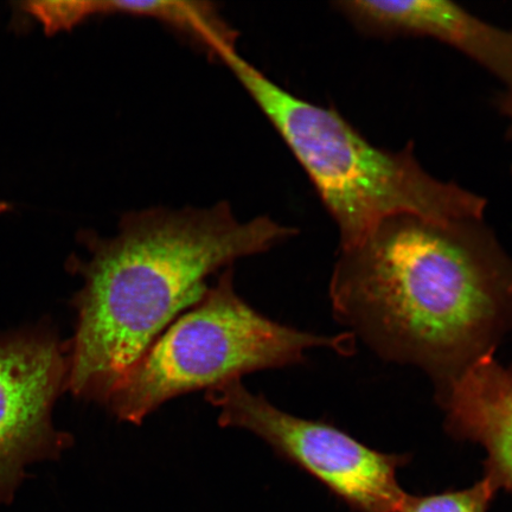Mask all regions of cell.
<instances>
[{"mask_svg": "<svg viewBox=\"0 0 512 512\" xmlns=\"http://www.w3.org/2000/svg\"><path fill=\"white\" fill-rule=\"evenodd\" d=\"M341 251L330 286L339 322L438 389L512 329V258L483 220L395 216Z\"/></svg>", "mask_w": 512, "mask_h": 512, "instance_id": "6da1fadb", "label": "cell"}, {"mask_svg": "<svg viewBox=\"0 0 512 512\" xmlns=\"http://www.w3.org/2000/svg\"><path fill=\"white\" fill-rule=\"evenodd\" d=\"M294 234L270 217L241 221L227 203L126 215L117 234L93 239L89 258L75 265L83 286L74 299L67 388L105 405L152 343L204 296L210 275Z\"/></svg>", "mask_w": 512, "mask_h": 512, "instance_id": "7a4b0ae2", "label": "cell"}, {"mask_svg": "<svg viewBox=\"0 0 512 512\" xmlns=\"http://www.w3.org/2000/svg\"><path fill=\"white\" fill-rule=\"evenodd\" d=\"M219 59L302 164L337 224L341 249L357 245L395 216L483 220V197L434 178L408 147L400 152L376 147L335 110L287 92L236 50Z\"/></svg>", "mask_w": 512, "mask_h": 512, "instance_id": "3957f363", "label": "cell"}, {"mask_svg": "<svg viewBox=\"0 0 512 512\" xmlns=\"http://www.w3.org/2000/svg\"><path fill=\"white\" fill-rule=\"evenodd\" d=\"M261 315L234 287L232 268L176 318L108 396L115 418L142 422L164 403L197 390L241 380L255 371L296 366L317 347L348 345Z\"/></svg>", "mask_w": 512, "mask_h": 512, "instance_id": "277c9868", "label": "cell"}, {"mask_svg": "<svg viewBox=\"0 0 512 512\" xmlns=\"http://www.w3.org/2000/svg\"><path fill=\"white\" fill-rule=\"evenodd\" d=\"M222 427L264 440L281 456L311 473L360 512H400L408 494L398 482L407 458L384 454L324 422L300 419L254 394L241 380L208 390Z\"/></svg>", "mask_w": 512, "mask_h": 512, "instance_id": "5b68a950", "label": "cell"}, {"mask_svg": "<svg viewBox=\"0 0 512 512\" xmlns=\"http://www.w3.org/2000/svg\"><path fill=\"white\" fill-rule=\"evenodd\" d=\"M67 380V352L54 336L23 332L0 339V503L9 501L25 465L68 445L51 424Z\"/></svg>", "mask_w": 512, "mask_h": 512, "instance_id": "8992f818", "label": "cell"}, {"mask_svg": "<svg viewBox=\"0 0 512 512\" xmlns=\"http://www.w3.org/2000/svg\"><path fill=\"white\" fill-rule=\"evenodd\" d=\"M337 6L367 34L431 37L462 51L497 76L508 87L505 98L512 99V31L441 0H351Z\"/></svg>", "mask_w": 512, "mask_h": 512, "instance_id": "52a82bcc", "label": "cell"}, {"mask_svg": "<svg viewBox=\"0 0 512 512\" xmlns=\"http://www.w3.org/2000/svg\"><path fill=\"white\" fill-rule=\"evenodd\" d=\"M438 393L448 432L482 445L485 476L512 494V366L486 356Z\"/></svg>", "mask_w": 512, "mask_h": 512, "instance_id": "ba28073f", "label": "cell"}, {"mask_svg": "<svg viewBox=\"0 0 512 512\" xmlns=\"http://www.w3.org/2000/svg\"><path fill=\"white\" fill-rule=\"evenodd\" d=\"M126 14L160 19L197 38L219 57L235 50V32L227 27L206 3L187 2H104V14Z\"/></svg>", "mask_w": 512, "mask_h": 512, "instance_id": "9c48e42d", "label": "cell"}, {"mask_svg": "<svg viewBox=\"0 0 512 512\" xmlns=\"http://www.w3.org/2000/svg\"><path fill=\"white\" fill-rule=\"evenodd\" d=\"M497 491L495 483L485 476L462 491L426 497L407 495L400 512H486Z\"/></svg>", "mask_w": 512, "mask_h": 512, "instance_id": "30bf717a", "label": "cell"}, {"mask_svg": "<svg viewBox=\"0 0 512 512\" xmlns=\"http://www.w3.org/2000/svg\"><path fill=\"white\" fill-rule=\"evenodd\" d=\"M27 6L48 32L72 28L83 18L102 12L101 2H36Z\"/></svg>", "mask_w": 512, "mask_h": 512, "instance_id": "8fae6325", "label": "cell"}, {"mask_svg": "<svg viewBox=\"0 0 512 512\" xmlns=\"http://www.w3.org/2000/svg\"><path fill=\"white\" fill-rule=\"evenodd\" d=\"M503 108H512V99L503 100Z\"/></svg>", "mask_w": 512, "mask_h": 512, "instance_id": "7c38bea8", "label": "cell"}, {"mask_svg": "<svg viewBox=\"0 0 512 512\" xmlns=\"http://www.w3.org/2000/svg\"><path fill=\"white\" fill-rule=\"evenodd\" d=\"M504 112L507 113L511 120V136H512V108H503Z\"/></svg>", "mask_w": 512, "mask_h": 512, "instance_id": "4fadbf2b", "label": "cell"}]
</instances>
